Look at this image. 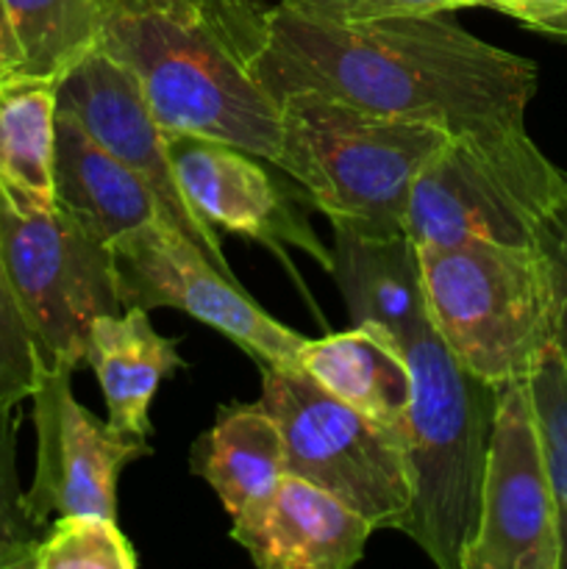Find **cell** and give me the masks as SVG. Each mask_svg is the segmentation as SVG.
Wrapping results in <instances>:
<instances>
[{"label": "cell", "instance_id": "6da1fadb", "mask_svg": "<svg viewBox=\"0 0 567 569\" xmlns=\"http://www.w3.org/2000/svg\"><path fill=\"white\" fill-rule=\"evenodd\" d=\"M245 61L276 103L306 89L448 133L526 122L539 87L531 59L472 37L454 11L322 22L272 3Z\"/></svg>", "mask_w": 567, "mask_h": 569}, {"label": "cell", "instance_id": "7a4b0ae2", "mask_svg": "<svg viewBox=\"0 0 567 569\" xmlns=\"http://www.w3.org/2000/svg\"><path fill=\"white\" fill-rule=\"evenodd\" d=\"M137 81L170 137L226 142L281 170L278 103L250 72L237 39L206 0H100V42Z\"/></svg>", "mask_w": 567, "mask_h": 569}, {"label": "cell", "instance_id": "3957f363", "mask_svg": "<svg viewBox=\"0 0 567 569\" xmlns=\"http://www.w3.org/2000/svg\"><path fill=\"white\" fill-rule=\"evenodd\" d=\"M278 114L284 176L331 228L365 233L406 231L411 187L450 137L428 122L372 114L306 89L284 94Z\"/></svg>", "mask_w": 567, "mask_h": 569}, {"label": "cell", "instance_id": "277c9868", "mask_svg": "<svg viewBox=\"0 0 567 569\" xmlns=\"http://www.w3.org/2000/svg\"><path fill=\"white\" fill-rule=\"evenodd\" d=\"M411 403L404 428L411 506L400 531L439 569H461L478 528L498 387L470 376L434 328L404 345Z\"/></svg>", "mask_w": 567, "mask_h": 569}, {"label": "cell", "instance_id": "5b68a950", "mask_svg": "<svg viewBox=\"0 0 567 569\" xmlns=\"http://www.w3.org/2000/svg\"><path fill=\"white\" fill-rule=\"evenodd\" d=\"M428 315L448 353L489 387L526 381L556 333V292L539 244H417Z\"/></svg>", "mask_w": 567, "mask_h": 569}, {"label": "cell", "instance_id": "8992f818", "mask_svg": "<svg viewBox=\"0 0 567 569\" xmlns=\"http://www.w3.org/2000/svg\"><path fill=\"white\" fill-rule=\"evenodd\" d=\"M565 192L567 172L539 150L526 122L450 133L417 176L404 226L417 244H534Z\"/></svg>", "mask_w": 567, "mask_h": 569}, {"label": "cell", "instance_id": "52a82bcc", "mask_svg": "<svg viewBox=\"0 0 567 569\" xmlns=\"http://www.w3.org/2000/svg\"><path fill=\"white\" fill-rule=\"evenodd\" d=\"M0 261L44 367L76 370L92 322L122 311L109 244L56 203H39L0 181Z\"/></svg>", "mask_w": 567, "mask_h": 569}, {"label": "cell", "instance_id": "ba28073f", "mask_svg": "<svg viewBox=\"0 0 567 569\" xmlns=\"http://www.w3.org/2000/svg\"><path fill=\"white\" fill-rule=\"evenodd\" d=\"M261 403L284 433L287 472L326 489L376 531H400L411 483L404 437L367 420L298 367H261Z\"/></svg>", "mask_w": 567, "mask_h": 569}, {"label": "cell", "instance_id": "9c48e42d", "mask_svg": "<svg viewBox=\"0 0 567 569\" xmlns=\"http://www.w3.org/2000/svg\"><path fill=\"white\" fill-rule=\"evenodd\" d=\"M122 309H176L215 328L259 367H298L304 333L267 315L237 278L167 220H153L109 244Z\"/></svg>", "mask_w": 567, "mask_h": 569}, {"label": "cell", "instance_id": "30bf717a", "mask_svg": "<svg viewBox=\"0 0 567 569\" xmlns=\"http://www.w3.org/2000/svg\"><path fill=\"white\" fill-rule=\"evenodd\" d=\"M556 498L526 381L498 389L478 528L461 569H556Z\"/></svg>", "mask_w": 567, "mask_h": 569}, {"label": "cell", "instance_id": "8fae6325", "mask_svg": "<svg viewBox=\"0 0 567 569\" xmlns=\"http://www.w3.org/2000/svg\"><path fill=\"white\" fill-rule=\"evenodd\" d=\"M37 470L26 489L33 520L48 531L56 517L98 515L117 520V481L150 456L148 439L100 420L72 395V367H42L31 395Z\"/></svg>", "mask_w": 567, "mask_h": 569}, {"label": "cell", "instance_id": "7c38bea8", "mask_svg": "<svg viewBox=\"0 0 567 569\" xmlns=\"http://www.w3.org/2000/svg\"><path fill=\"white\" fill-rule=\"evenodd\" d=\"M59 109L76 117L109 153L145 178L172 228L198 244L222 272L233 276L220 237L187 203L170 153V133L145 103L137 81L109 53L94 48L59 78Z\"/></svg>", "mask_w": 567, "mask_h": 569}, {"label": "cell", "instance_id": "4fadbf2b", "mask_svg": "<svg viewBox=\"0 0 567 569\" xmlns=\"http://www.w3.org/2000/svg\"><path fill=\"white\" fill-rule=\"evenodd\" d=\"M170 153L183 198L206 226L261 242L281 259L298 248L331 272V250L295 209V200L306 203L304 192H289L278 167L265 170L259 156L198 137H172Z\"/></svg>", "mask_w": 567, "mask_h": 569}, {"label": "cell", "instance_id": "5bb4252c", "mask_svg": "<svg viewBox=\"0 0 567 569\" xmlns=\"http://www.w3.org/2000/svg\"><path fill=\"white\" fill-rule=\"evenodd\" d=\"M376 528L326 489L284 476L253 520L231 526V539L261 569H350Z\"/></svg>", "mask_w": 567, "mask_h": 569}, {"label": "cell", "instance_id": "9a60e30c", "mask_svg": "<svg viewBox=\"0 0 567 569\" xmlns=\"http://www.w3.org/2000/svg\"><path fill=\"white\" fill-rule=\"evenodd\" d=\"M331 276L350 326L376 322L404 348L431 326L420 248L406 231L365 233L334 226Z\"/></svg>", "mask_w": 567, "mask_h": 569}, {"label": "cell", "instance_id": "2e32d148", "mask_svg": "<svg viewBox=\"0 0 567 569\" xmlns=\"http://www.w3.org/2000/svg\"><path fill=\"white\" fill-rule=\"evenodd\" d=\"M53 198L64 214L106 244L148 222L165 220L145 178L61 109L56 114Z\"/></svg>", "mask_w": 567, "mask_h": 569}, {"label": "cell", "instance_id": "e0dca14e", "mask_svg": "<svg viewBox=\"0 0 567 569\" xmlns=\"http://www.w3.org/2000/svg\"><path fill=\"white\" fill-rule=\"evenodd\" d=\"M298 370L339 403L404 437L411 403V370L387 328L359 322L342 333L309 339L298 350Z\"/></svg>", "mask_w": 567, "mask_h": 569}, {"label": "cell", "instance_id": "ac0fdd59", "mask_svg": "<svg viewBox=\"0 0 567 569\" xmlns=\"http://www.w3.org/2000/svg\"><path fill=\"white\" fill-rule=\"evenodd\" d=\"M189 470L220 498L231 526L253 520L287 476L284 433L261 400L228 403L189 453Z\"/></svg>", "mask_w": 567, "mask_h": 569}, {"label": "cell", "instance_id": "d6986e66", "mask_svg": "<svg viewBox=\"0 0 567 569\" xmlns=\"http://www.w3.org/2000/svg\"><path fill=\"white\" fill-rule=\"evenodd\" d=\"M83 361L103 392L106 420L122 433L148 439L153 433L150 403L165 378L187 367L178 339L150 326L148 309L128 306L120 315L98 317L89 328Z\"/></svg>", "mask_w": 567, "mask_h": 569}, {"label": "cell", "instance_id": "ffe728a7", "mask_svg": "<svg viewBox=\"0 0 567 569\" xmlns=\"http://www.w3.org/2000/svg\"><path fill=\"white\" fill-rule=\"evenodd\" d=\"M59 81L9 72L0 76V181L39 203L53 198Z\"/></svg>", "mask_w": 567, "mask_h": 569}, {"label": "cell", "instance_id": "44dd1931", "mask_svg": "<svg viewBox=\"0 0 567 569\" xmlns=\"http://www.w3.org/2000/svg\"><path fill=\"white\" fill-rule=\"evenodd\" d=\"M22 76L59 81L100 42V0H0Z\"/></svg>", "mask_w": 567, "mask_h": 569}, {"label": "cell", "instance_id": "7402d4cb", "mask_svg": "<svg viewBox=\"0 0 567 569\" xmlns=\"http://www.w3.org/2000/svg\"><path fill=\"white\" fill-rule=\"evenodd\" d=\"M137 565V550L117 520L98 515L56 517L31 559V569H133Z\"/></svg>", "mask_w": 567, "mask_h": 569}, {"label": "cell", "instance_id": "603a6c76", "mask_svg": "<svg viewBox=\"0 0 567 569\" xmlns=\"http://www.w3.org/2000/svg\"><path fill=\"white\" fill-rule=\"evenodd\" d=\"M556 511H567V361L550 342L526 378Z\"/></svg>", "mask_w": 567, "mask_h": 569}, {"label": "cell", "instance_id": "cb8c5ba5", "mask_svg": "<svg viewBox=\"0 0 567 569\" xmlns=\"http://www.w3.org/2000/svg\"><path fill=\"white\" fill-rule=\"evenodd\" d=\"M20 406L0 409V569H31L44 528L31 517L17 470Z\"/></svg>", "mask_w": 567, "mask_h": 569}, {"label": "cell", "instance_id": "d4e9b609", "mask_svg": "<svg viewBox=\"0 0 567 569\" xmlns=\"http://www.w3.org/2000/svg\"><path fill=\"white\" fill-rule=\"evenodd\" d=\"M42 353L0 261V409L31 400L42 376Z\"/></svg>", "mask_w": 567, "mask_h": 569}, {"label": "cell", "instance_id": "484cf974", "mask_svg": "<svg viewBox=\"0 0 567 569\" xmlns=\"http://www.w3.org/2000/svg\"><path fill=\"white\" fill-rule=\"evenodd\" d=\"M298 14L322 22H367L381 17L431 14V11H459L476 6V0H276Z\"/></svg>", "mask_w": 567, "mask_h": 569}, {"label": "cell", "instance_id": "4316f807", "mask_svg": "<svg viewBox=\"0 0 567 569\" xmlns=\"http://www.w3.org/2000/svg\"><path fill=\"white\" fill-rule=\"evenodd\" d=\"M534 242L545 253L550 267V278H554L556 292V333L554 342L561 350L567 361V192L561 194L559 203L545 214L539 222L537 237Z\"/></svg>", "mask_w": 567, "mask_h": 569}, {"label": "cell", "instance_id": "83f0119b", "mask_svg": "<svg viewBox=\"0 0 567 569\" xmlns=\"http://www.w3.org/2000/svg\"><path fill=\"white\" fill-rule=\"evenodd\" d=\"M476 6L500 11L545 37L567 39V0H476Z\"/></svg>", "mask_w": 567, "mask_h": 569}, {"label": "cell", "instance_id": "f1b7e54d", "mask_svg": "<svg viewBox=\"0 0 567 569\" xmlns=\"http://www.w3.org/2000/svg\"><path fill=\"white\" fill-rule=\"evenodd\" d=\"M206 3L215 9V14L220 17L222 26L228 28V33L237 39L239 50L245 53L250 39L256 37L261 14H265L276 0H206Z\"/></svg>", "mask_w": 567, "mask_h": 569}, {"label": "cell", "instance_id": "f546056e", "mask_svg": "<svg viewBox=\"0 0 567 569\" xmlns=\"http://www.w3.org/2000/svg\"><path fill=\"white\" fill-rule=\"evenodd\" d=\"M17 70H20V53H17V44L11 39L9 26H6L3 9H0V76H9Z\"/></svg>", "mask_w": 567, "mask_h": 569}, {"label": "cell", "instance_id": "4dcf8cb0", "mask_svg": "<svg viewBox=\"0 0 567 569\" xmlns=\"http://www.w3.org/2000/svg\"><path fill=\"white\" fill-rule=\"evenodd\" d=\"M556 539H559L556 569H567V511H556Z\"/></svg>", "mask_w": 567, "mask_h": 569}, {"label": "cell", "instance_id": "1f68e13d", "mask_svg": "<svg viewBox=\"0 0 567 569\" xmlns=\"http://www.w3.org/2000/svg\"><path fill=\"white\" fill-rule=\"evenodd\" d=\"M156 3L170 6V9H192V6H198V0H156Z\"/></svg>", "mask_w": 567, "mask_h": 569}]
</instances>
